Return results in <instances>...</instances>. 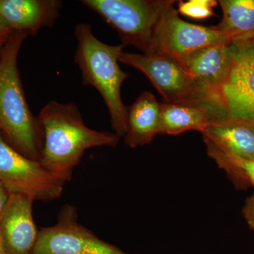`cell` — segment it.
<instances>
[{
  "mask_svg": "<svg viewBox=\"0 0 254 254\" xmlns=\"http://www.w3.org/2000/svg\"><path fill=\"white\" fill-rule=\"evenodd\" d=\"M38 120L43 134L40 162L64 183L71 180L87 150L115 147L120 141V137L113 132L87 127L73 103L50 101L41 110Z\"/></svg>",
  "mask_w": 254,
  "mask_h": 254,
  "instance_id": "1",
  "label": "cell"
},
{
  "mask_svg": "<svg viewBox=\"0 0 254 254\" xmlns=\"http://www.w3.org/2000/svg\"><path fill=\"white\" fill-rule=\"evenodd\" d=\"M28 36L26 32H13L0 55V130L15 150L40 161L43 130L28 106L18 68V53Z\"/></svg>",
  "mask_w": 254,
  "mask_h": 254,
  "instance_id": "2",
  "label": "cell"
},
{
  "mask_svg": "<svg viewBox=\"0 0 254 254\" xmlns=\"http://www.w3.org/2000/svg\"><path fill=\"white\" fill-rule=\"evenodd\" d=\"M77 48L74 60L81 72L82 83L101 95L109 112L114 133L121 138L127 131V108L121 97L124 81L130 74L119 65L123 45L110 46L95 37L88 23H78L74 30Z\"/></svg>",
  "mask_w": 254,
  "mask_h": 254,
  "instance_id": "3",
  "label": "cell"
},
{
  "mask_svg": "<svg viewBox=\"0 0 254 254\" xmlns=\"http://www.w3.org/2000/svg\"><path fill=\"white\" fill-rule=\"evenodd\" d=\"M118 32L124 47H136L145 55L155 54L157 23L174 0H83Z\"/></svg>",
  "mask_w": 254,
  "mask_h": 254,
  "instance_id": "4",
  "label": "cell"
},
{
  "mask_svg": "<svg viewBox=\"0 0 254 254\" xmlns=\"http://www.w3.org/2000/svg\"><path fill=\"white\" fill-rule=\"evenodd\" d=\"M0 182L10 194L49 201L59 198L64 182L40 161L14 149L0 134Z\"/></svg>",
  "mask_w": 254,
  "mask_h": 254,
  "instance_id": "5",
  "label": "cell"
},
{
  "mask_svg": "<svg viewBox=\"0 0 254 254\" xmlns=\"http://www.w3.org/2000/svg\"><path fill=\"white\" fill-rule=\"evenodd\" d=\"M120 63L144 73L165 103L200 100H216L196 84L177 60L162 53L152 55L122 53Z\"/></svg>",
  "mask_w": 254,
  "mask_h": 254,
  "instance_id": "6",
  "label": "cell"
},
{
  "mask_svg": "<svg viewBox=\"0 0 254 254\" xmlns=\"http://www.w3.org/2000/svg\"><path fill=\"white\" fill-rule=\"evenodd\" d=\"M32 254H128L100 240L77 221L76 208L66 205L58 222L38 232Z\"/></svg>",
  "mask_w": 254,
  "mask_h": 254,
  "instance_id": "7",
  "label": "cell"
},
{
  "mask_svg": "<svg viewBox=\"0 0 254 254\" xmlns=\"http://www.w3.org/2000/svg\"><path fill=\"white\" fill-rule=\"evenodd\" d=\"M172 5L162 14L154 33L155 53H162L181 60L195 50L231 42L212 27H205L184 21Z\"/></svg>",
  "mask_w": 254,
  "mask_h": 254,
  "instance_id": "8",
  "label": "cell"
},
{
  "mask_svg": "<svg viewBox=\"0 0 254 254\" xmlns=\"http://www.w3.org/2000/svg\"><path fill=\"white\" fill-rule=\"evenodd\" d=\"M232 66L220 92L230 118L254 122V38L230 42Z\"/></svg>",
  "mask_w": 254,
  "mask_h": 254,
  "instance_id": "9",
  "label": "cell"
},
{
  "mask_svg": "<svg viewBox=\"0 0 254 254\" xmlns=\"http://www.w3.org/2000/svg\"><path fill=\"white\" fill-rule=\"evenodd\" d=\"M230 118L220 100H200L161 104L158 134H182L189 131L203 132L210 124Z\"/></svg>",
  "mask_w": 254,
  "mask_h": 254,
  "instance_id": "10",
  "label": "cell"
},
{
  "mask_svg": "<svg viewBox=\"0 0 254 254\" xmlns=\"http://www.w3.org/2000/svg\"><path fill=\"white\" fill-rule=\"evenodd\" d=\"M178 62L198 86L222 100L220 92L232 66L230 42L200 48Z\"/></svg>",
  "mask_w": 254,
  "mask_h": 254,
  "instance_id": "11",
  "label": "cell"
},
{
  "mask_svg": "<svg viewBox=\"0 0 254 254\" xmlns=\"http://www.w3.org/2000/svg\"><path fill=\"white\" fill-rule=\"evenodd\" d=\"M34 200L10 194L0 217V235L6 254H32L38 232L33 217Z\"/></svg>",
  "mask_w": 254,
  "mask_h": 254,
  "instance_id": "12",
  "label": "cell"
},
{
  "mask_svg": "<svg viewBox=\"0 0 254 254\" xmlns=\"http://www.w3.org/2000/svg\"><path fill=\"white\" fill-rule=\"evenodd\" d=\"M62 6L58 0H0V16L13 31L36 35L54 26Z\"/></svg>",
  "mask_w": 254,
  "mask_h": 254,
  "instance_id": "13",
  "label": "cell"
},
{
  "mask_svg": "<svg viewBox=\"0 0 254 254\" xmlns=\"http://www.w3.org/2000/svg\"><path fill=\"white\" fill-rule=\"evenodd\" d=\"M161 103L150 92H143L127 108L125 144L131 148L149 144L158 135Z\"/></svg>",
  "mask_w": 254,
  "mask_h": 254,
  "instance_id": "14",
  "label": "cell"
},
{
  "mask_svg": "<svg viewBox=\"0 0 254 254\" xmlns=\"http://www.w3.org/2000/svg\"><path fill=\"white\" fill-rule=\"evenodd\" d=\"M201 133L234 154L254 160V122L230 118L210 124Z\"/></svg>",
  "mask_w": 254,
  "mask_h": 254,
  "instance_id": "15",
  "label": "cell"
},
{
  "mask_svg": "<svg viewBox=\"0 0 254 254\" xmlns=\"http://www.w3.org/2000/svg\"><path fill=\"white\" fill-rule=\"evenodd\" d=\"M222 21L215 30L230 41L254 38V0H220Z\"/></svg>",
  "mask_w": 254,
  "mask_h": 254,
  "instance_id": "16",
  "label": "cell"
},
{
  "mask_svg": "<svg viewBox=\"0 0 254 254\" xmlns=\"http://www.w3.org/2000/svg\"><path fill=\"white\" fill-rule=\"evenodd\" d=\"M203 137L207 154L226 173L238 190L254 188V160L242 158Z\"/></svg>",
  "mask_w": 254,
  "mask_h": 254,
  "instance_id": "17",
  "label": "cell"
},
{
  "mask_svg": "<svg viewBox=\"0 0 254 254\" xmlns=\"http://www.w3.org/2000/svg\"><path fill=\"white\" fill-rule=\"evenodd\" d=\"M218 1L215 0H190L179 1L178 12L194 19H205L215 16L213 8Z\"/></svg>",
  "mask_w": 254,
  "mask_h": 254,
  "instance_id": "18",
  "label": "cell"
},
{
  "mask_svg": "<svg viewBox=\"0 0 254 254\" xmlns=\"http://www.w3.org/2000/svg\"><path fill=\"white\" fill-rule=\"evenodd\" d=\"M242 215L247 225L254 232V193L246 199L242 208Z\"/></svg>",
  "mask_w": 254,
  "mask_h": 254,
  "instance_id": "19",
  "label": "cell"
},
{
  "mask_svg": "<svg viewBox=\"0 0 254 254\" xmlns=\"http://www.w3.org/2000/svg\"><path fill=\"white\" fill-rule=\"evenodd\" d=\"M9 193L7 190L3 186L2 184L0 182V217H1L2 212L4 211L5 206L7 203L9 199Z\"/></svg>",
  "mask_w": 254,
  "mask_h": 254,
  "instance_id": "20",
  "label": "cell"
},
{
  "mask_svg": "<svg viewBox=\"0 0 254 254\" xmlns=\"http://www.w3.org/2000/svg\"><path fill=\"white\" fill-rule=\"evenodd\" d=\"M14 31L10 28L4 18L0 16V37L9 36Z\"/></svg>",
  "mask_w": 254,
  "mask_h": 254,
  "instance_id": "21",
  "label": "cell"
},
{
  "mask_svg": "<svg viewBox=\"0 0 254 254\" xmlns=\"http://www.w3.org/2000/svg\"><path fill=\"white\" fill-rule=\"evenodd\" d=\"M9 36L0 37V55H1V50H2L3 48H4L5 43H6V42L7 41Z\"/></svg>",
  "mask_w": 254,
  "mask_h": 254,
  "instance_id": "22",
  "label": "cell"
},
{
  "mask_svg": "<svg viewBox=\"0 0 254 254\" xmlns=\"http://www.w3.org/2000/svg\"><path fill=\"white\" fill-rule=\"evenodd\" d=\"M0 254H6L2 240H1V235H0Z\"/></svg>",
  "mask_w": 254,
  "mask_h": 254,
  "instance_id": "23",
  "label": "cell"
}]
</instances>
